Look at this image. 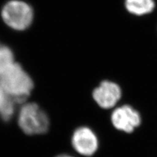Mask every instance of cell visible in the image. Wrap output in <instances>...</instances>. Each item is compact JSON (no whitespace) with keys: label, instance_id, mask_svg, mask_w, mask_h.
<instances>
[{"label":"cell","instance_id":"1","mask_svg":"<svg viewBox=\"0 0 157 157\" xmlns=\"http://www.w3.org/2000/svg\"><path fill=\"white\" fill-rule=\"evenodd\" d=\"M0 87L7 96L22 104L31 94L33 82L22 67L14 62L0 73Z\"/></svg>","mask_w":157,"mask_h":157},{"label":"cell","instance_id":"2","mask_svg":"<svg viewBox=\"0 0 157 157\" xmlns=\"http://www.w3.org/2000/svg\"><path fill=\"white\" fill-rule=\"evenodd\" d=\"M18 122L21 130L28 135L44 134L49 127L47 114L35 103H27L21 106Z\"/></svg>","mask_w":157,"mask_h":157},{"label":"cell","instance_id":"3","mask_svg":"<svg viewBox=\"0 0 157 157\" xmlns=\"http://www.w3.org/2000/svg\"><path fill=\"white\" fill-rule=\"evenodd\" d=\"M2 17L9 27L16 30H24L31 25L33 12L28 3L18 0H13L3 6Z\"/></svg>","mask_w":157,"mask_h":157},{"label":"cell","instance_id":"4","mask_svg":"<svg viewBox=\"0 0 157 157\" xmlns=\"http://www.w3.org/2000/svg\"><path fill=\"white\" fill-rule=\"evenodd\" d=\"M122 96V90L117 83L105 80L100 82L92 92L93 99L103 109H111L115 106Z\"/></svg>","mask_w":157,"mask_h":157},{"label":"cell","instance_id":"5","mask_svg":"<svg viewBox=\"0 0 157 157\" xmlns=\"http://www.w3.org/2000/svg\"><path fill=\"white\" fill-rule=\"evenodd\" d=\"M111 119L113 125L117 130L131 133L141 124V116L129 105L120 106L113 111Z\"/></svg>","mask_w":157,"mask_h":157},{"label":"cell","instance_id":"6","mask_svg":"<svg viewBox=\"0 0 157 157\" xmlns=\"http://www.w3.org/2000/svg\"><path fill=\"white\" fill-rule=\"evenodd\" d=\"M71 143L75 150L81 155L90 156L95 153L98 147L96 134L88 127H80L73 134Z\"/></svg>","mask_w":157,"mask_h":157},{"label":"cell","instance_id":"7","mask_svg":"<svg viewBox=\"0 0 157 157\" xmlns=\"http://www.w3.org/2000/svg\"><path fill=\"white\" fill-rule=\"evenodd\" d=\"M128 12L136 16H144L153 11L155 7L154 0H125Z\"/></svg>","mask_w":157,"mask_h":157},{"label":"cell","instance_id":"8","mask_svg":"<svg viewBox=\"0 0 157 157\" xmlns=\"http://www.w3.org/2000/svg\"><path fill=\"white\" fill-rule=\"evenodd\" d=\"M17 105L18 103L14 98L6 94V98L0 110V116L4 121L11 120L15 113Z\"/></svg>","mask_w":157,"mask_h":157},{"label":"cell","instance_id":"9","mask_svg":"<svg viewBox=\"0 0 157 157\" xmlns=\"http://www.w3.org/2000/svg\"><path fill=\"white\" fill-rule=\"evenodd\" d=\"M14 63V56L11 49L6 46H0V73Z\"/></svg>","mask_w":157,"mask_h":157},{"label":"cell","instance_id":"10","mask_svg":"<svg viewBox=\"0 0 157 157\" xmlns=\"http://www.w3.org/2000/svg\"><path fill=\"white\" fill-rule=\"evenodd\" d=\"M5 98H6V94H5V92L2 90V88L0 87V110H1Z\"/></svg>","mask_w":157,"mask_h":157},{"label":"cell","instance_id":"11","mask_svg":"<svg viewBox=\"0 0 157 157\" xmlns=\"http://www.w3.org/2000/svg\"><path fill=\"white\" fill-rule=\"evenodd\" d=\"M56 157H73V156L67 155H59V156H58Z\"/></svg>","mask_w":157,"mask_h":157}]
</instances>
